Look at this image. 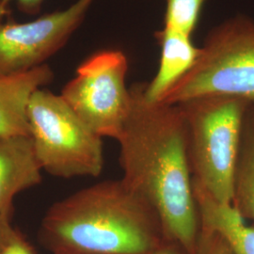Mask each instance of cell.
Wrapping results in <instances>:
<instances>
[{
	"label": "cell",
	"mask_w": 254,
	"mask_h": 254,
	"mask_svg": "<svg viewBox=\"0 0 254 254\" xmlns=\"http://www.w3.org/2000/svg\"><path fill=\"white\" fill-rule=\"evenodd\" d=\"M195 254H233L224 238L218 233L200 227Z\"/></svg>",
	"instance_id": "obj_14"
},
{
	"label": "cell",
	"mask_w": 254,
	"mask_h": 254,
	"mask_svg": "<svg viewBox=\"0 0 254 254\" xmlns=\"http://www.w3.org/2000/svg\"><path fill=\"white\" fill-rule=\"evenodd\" d=\"M39 235L53 254H152L168 239L156 212L122 179L54 203Z\"/></svg>",
	"instance_id": "obj_2"
},
{
	"label": "cell",
	"mask_w": 254,
	"mask_h": 254,
	"mask_svg": "<svg viewBox=\"0 0 254 254\" xmlns=\"http://www.w3.org/2000/svg\"><path fill=\"white\" fill-rule=\"evenodd\" d=\"M0 254H38V253L21 233L13 229L0 244Z\"/></svg>",
	"instance_id": "obj_15"
},
{
	"label": "cell",
	"mask_w": 254,
	"mask_h": 254,
	"mask_svg": "<svg viewBox=\"0 0 254 254\" xmlns=\"http://www.w3.org/2000/svg\"><path fill=\"white\" fill-rule=\"evenodd\" d=\"M93 1L76 0L68 9L27 23H0V75L44 65L79 27Z\"/></svg>",
	"instance_id": "obj_7"
},
{
	"label": "cell",
	"mask_w": 254,
	"mask_h": 254,
	"mask_svg": "<svg viewBox=\"0 0 254 254\" xmlns=\"http://www.w3.org/2000/svg\"><path fill=\"white\" fill-rule=\"evenodd\" d=\"M30 136H0V215L11 218L14 197L42 181Z\"/></svg>",
	"instance_id": "obj_8"
},
{
	"label": "cell",
	"mask_w": 254,
	"mask_h": 254,
	"mask_svg": "<svg viewBox=\"0 0 254 254\" xmlns=\"http://www.w3.org/2000/svg\"><path fill=\"white\" fill-rule=\"evenodd\" d=\"M161 48L159 66L154 78L145 82L146 98L161 102L173 86L196 63L200 47L194 45L190 34L165 27L155 34Z\"/></svg>",
	"instance_id": "obj_10"
},
{
	"label": "cell",
	"mask_w": 254,
	"mask_h": 254,
	"mask_svg": "<svg viewBox=\"0 0 254 254\" xmlns=\"http://www.w3.org/2000/svg\"><path fill=\"white\" fill-rule=\"evenodd\" d=\"M14 228L10 225V218L0 215V244L9 236Z\"/></svg>",
	"instance_id": "obj_18"
},
{
	"label": "cell",
	"mask_w": 254,
	"mask_h": 254,
	"mask_svg": "<svg viewBox=\"0 0 254 254\" xmlns=\"http://www.w3.org/2000/svg\"><path fill=\"white\" fill-rule=\"evenodd\" d=\"M127 56L119 50L92 55L77 68L62 97L97 136L118 139L131 110Z\"/></svg>",
	"instance_id": "obj_6"
},
{
	"label": "cell",
	"mask_w": 254,
	"mask_h": 254,
	"mask_svg": "<svg viewBox=\"0 0 254 254\" xmlns=\"http://www.w3.org/2000/svg\"><path fill=\"white\" fill-rule=\"evenodd\" d=\"M187 127L192 180L214 199L232 204L247 101L207 95L177 104Z\"/></svg>",
	"instance_id": "obj_3"
},
{
	"label": "cell",
	"mask_w": 254,
	"mask_h": 254,
	"mask_svg": "<svg viewBox=\"0 0 254 254\" xmlns=\"http://www.w3.org/2000/svg\"><path fill=\"white\" fill-rule=\"evenodd\" d=\"M4 15H5V14H4V13H3V12L0 10V23H1V19H2V17H3Z\"/></svg>",
	"instance_id": "obj_19"
},
{
	"label": "cell",
	"mask_w": 254,
	"mask_h": 254,
	"mask_svg": "<svg viewBox=\"0 0 254 254\" xmlns=\"http://www.w3.org/2000/svg\"><path fill=\"white\" fill-rule=\"evenodd\" d=\"M46 64L25 73L0 75V136H30L27 108L31 96L53 79Z\"/></svg>",
	"instance_id": "obj_9"
},
{
	"label": "cell",
	"mask_w": 254,
	"mask_h": 254,
	"mask_svg": "<svg viewBox=\"0 0 254 254\" xmlns=\"http://www.w3.org/2000/svg\"><path fill=\"white\" fill-rule=\"evenodd\" d=\"M27 119L42 170L62 178L100 175L102 137L76 116L62 95L39 89L29 101Z\"/></svg>",
	"instance_id": "obj_5"
},
{
	"label": "cell",
	"mask_w": 254,
	"mask_h": 254,
	"mask_svg": "<svg viewBox=\"0 0 254 254\" xmlns=\"http://www.w3.org/2000/svg\"><path fill=\"white\" fill-rule=\"evenodd\" d=\"M236 97L254 107V21L236 15L214 27L190 70L164 96L177 105L192 98Z\"/></svg>",
	"instance_id": "obj_4"
},
{
	"label": "cell",
	"mask_w": 254,
	"mask_h": 254,
	"mask_svg": "<svg viewBox=\"0 0 254 254\" xmlns=\"http://www.w3.org/2000/svg\"><path fill=\"white\" fill-rule=\"evenodd\" d=\"M10 1H13V0H2L1 1L0 10L4 14L6 13V7L9 5ZM15 1L18 3L20 9L26 11V12H28V13H36V12H38L41 9L42 3L44 2V0H15Z\"/></svg>",
	"instance_id": "obj_16"
},
{
	"label": "cell",
	"mask_w": 254,
	"mask_h": 254,
	"mask_svg": "<svg viewBox=\"0 0 254 254\" xmlns=\"http://www.w3.org/2000/svg\"><path fill=\"white\" fill-rule=\"evenodd\" d=\"M192 183L200 227L219 234L233 254H254V226H248L232 204L219 202L198 184Z\"/></svg>",
	"instance_id": "obj_11"
},
{
	"label": "cell",
	"mask_w": 254,
	"mask_h": 254,
	"mask_svg": "<svg viewBox=\"0 0 254 254\" xmlns=\"http://www.w3.org/2000/svg\"><path fill=\"white\" fill-rule=\"evenodd\" d=\"M130 91L131 110L117 139L122 180L156 212L166 237L195 254L200 221L183 112L178 105L148 100L145 82Z\"/></svg>",
	"instance_id": "obj_1"
},
{
	"label": "cell",
	"mask_w": 254,
	"mask_h": 254,
	"mask_svg": "<svg viewBox=\"0 0 254 254\" xmlns=\"http://www.w3.org/2000/svg\"><path fill=\"white\" fill-rule=\"evenodd\" d=\"M1 1H2V0H0V4H1Z\"/></svg>",
	"instance_id": "obj_20"
},
{
	"label": "cell",
	"mask_w": 254,
	"mask_h": 254,
	"mask_svg": "<svg viewBox=\"0 0 254 254\" xmlns=\"http://www.w3.org/2000/svg\"><path fill=\"white\" fill-rule=\"evenodd\" d=\"M232 205L244 219L254 220V107L246 113L234 177Z\"/></svg>",
	"instance_id": "obj_12"
},
{
	"label": "cell",
	"mask_w": 254,
	"mask_h": 254,
	"mask_svg": "<svg viewBox=\"0 0 254 254\" xmlns=\"http://www.w3.org/2000/svg\"><path fill=\"white\" fill-rule=\"evenodd\" d=\"M189 254L180 244L171 240V243L162 244L152 254Z\"/></svg>",
	"instance_id": "obj_17"
},
{
	"label": "cell",
	"mask_w": 254,
	"mask_h": 254,
	"mask_svg": "<svg viewBox=\"0 0 254 254\" xmlns=\"http://www.w3.org/2000/svg\"><path fill=\"white\" fill-rule=\"evenodd\" d=\"M208 0H166L165 27L192 35L201 9Z\"/></svg>",
	"instance_id": "obj_13"
}]
</instances>
